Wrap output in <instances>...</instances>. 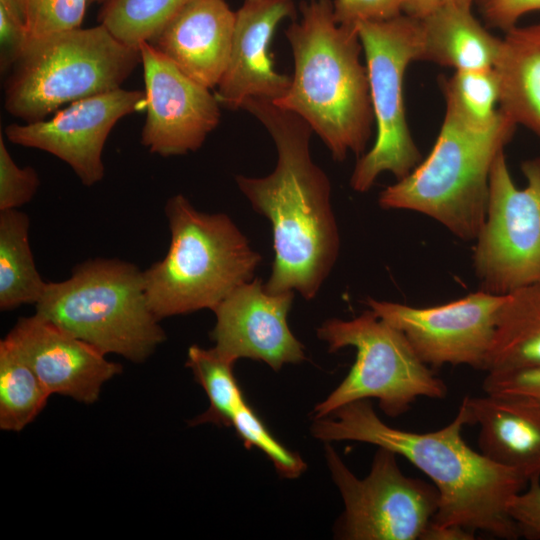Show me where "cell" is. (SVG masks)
<instances>
[{
    "instance_id": "6da1fadb",
    "label": "cell",
    "mask_w": 540,
    "mask_h": 540,
    "mask_svg": "<svg viewBox=\"0 0 540 540\" xmlns=\"http://www.w3.org/2000/svg\"><path fill=\"white\" fill-rule=\"evenodd\" d=\"M241 109L266 128L277 150L269 175L235 177L252 208L272 227L274 260L265 286L270 292L294 291L311 300L340 250L330 180L310 152L313 130L303 118L268 99L249 98Z\"/></svg>"
},
{
    "instance_id": "7a4b0ae2",
    "label": "cell",
    "mask_w": 540,
    "mask_h": 540,
    "mask_svg": "<svg viewBox=\"0 0 540 540\" xmlns=\"http://www.w3.org/2000/svg\"><path fill=\"white\" fill-rule=\"evenodd\" d=\"M334 418H318L312 434L324 442L352 440L386 448L426 474L439 492L436 526H458L496 538H520L508 513L511 499L528 484L515 469L499 465L473 450L462 437L471 424L465 399L444 427L418 433L391 427L375 413L369 399L348 403Z\"/></svg>"
},
{
    "instance_id": "3957f363",
    "label": "cell",
    "mask_w": 540,
    "mask_h": 540,
    "mask_svg": "<svg viewBox=\"0 0 540 540\" xmlns=\"http://www.w3.org/2000/svg\"><path fill=\"white\" fill-rule=\"evenodd\" d=\"M285 31L294 58L288 91L275 105L303 118L336 161L364 154L375 122L356 26L336 21L331 0L300 3Z\"/></svg>"
},
{
    "instance_id": "277c9868",
    "label": "cell",
    "mask_w": 540,
    "mask_h": 540,
    "mask_svg": "<svg viewBox=\"0 0 540 540\" xmlns=\"http://www.w3.org/2000/svg\"><path fill=\"white\" fill-rule=\"evenodd\" d=\"M165 214L169 249L143 271L148 303L159 320L214 311L254 278L262 256L227 214L201 212L183 194L168 199Z\"/></svg>"
},
{
    "instance_id": "5b68a950",
    "label": "cell",
    "mask_w": 540,
    "mask_h": 540,
    "mask_svg": "<svg viewBox=\"0 0 540 540\" xmlns=\"http://www.w3.org/2000/svg\"><path fill=\"white\" fill-rule=\"evenodd\" d=\"M516 127L503 111L486 130L464 126L445 113L429 155L380 193V207L424 214L461 240H475L486 217L491 168Z\"/></svg>"
},
{
    "instance_id": "8992f818",
    "label": "cell",
    "mask_w": 540,
    "mask_h": 540,
    "mask_svg": "<svg viewBox=\"0 0 540 540\" xmlns=\"http://www.w3.org/2000/svg\"><path fill=\"white\" fill-rule=\"evenodd\" d=\"M36 314L99 351L141 363L166 334L151 310L144 273L127 261L96 258L78 264L72 275L47 283Z\"/></svg>"
},
{
    "instance_id": "52a82bcc",
    "label": "cell",
    "mask_w": 540,
    "mask_h": 540,
    "mask_svg": "<svg viewBox=\"0 0 540 540\" xmlns=\"http://www.w3.org/2000/svg\"><path fill=\"white\" fill-rule=\"evenodd\" d=\"M141 63L140 51L102 24L28 41L4 85V107L30 123L62 105L121 88Z\"/></svg>"
},
{
    "instance_id": "ba28073f",
    "label": "cell",
    "mask_w": 540,
    "mask_h": 540,
    "mask_svg": "<svg viewBox=\"0 0 540 540\" xmlns=\"http://www.w3.org/2000/svg\"><path fill=\"white\" fill-rule=\"evenodd\" d=\"M317 336L329 352L354 347L356 359L339 386L315 407L316 419L371 398L386 415L398 417L420 397L444 399L448 393L445 382L419 359L402 332L370 309L351 320L324 321Z\"/></svg>"
},
{
    "instance_id": "9c48e42d",
    "label": "cell",
    "mask_w": 540,
    "mask_h": 540,
    "mask_svg": "<svg viewBox=\"0 0 540 540\" xmlns=\"http://www.w3.org/2000/svg\"><path fill=\"white\" fill-rule=\"evenodd\" d=\"M358 35L366 60L376 139L360 156L350 178L351 188L369 191L383 172L406 177L422 157L408 127L403 80L409 64L420 60L421 20L400 14L381 21H362Z\"/></svg>"
},
{
    "instance_id": "30bf717a",
    "label": "cell",
    "mask_w": 540,
    "mask_h": 540,
    "mask_svg": "<svg viewBox=\"0 0 540 540\" xmlns=\"http://www.w3.org/2000/svg\"><path fill=\"white\" fill-rule=\"evenodd\" d=\"M518 188L504 151L490 172L484 223L475 239L473 266L480 290L507 295L540 280V158L521 165Z\"/></svg>"
},
{
    "instance_id": "8fae6325",
    "label": "cell",
    "mask_w": 540,
    "mask_h": 540,
    "mask_svg": "<svg viewBox=\"0 0 540 540\" xmlns=\"http://www.w3.org/2000/svg\"><path fill=\"white\" fill-rule=\"evenodd\" d=\"M332 479L344 501L340 535L348 540H423L438 510L435 485L406 476L393 451L378 447L371 470L357 478L327 443Z\"/></svg>"
},
{
    "instance_id": "7c38bea8",
    "label": "cell",
    "mask_w": 540,
    "mask_h": 540,
    "mask_svg": "<svg viewBox=\"0 0 540 540\" xmlns=\"http://www.w3.org/2000/svg\"><path fill=\"white\" fill-rule=\"evenodd\" d=\"M506 295L483 290L432 307L366 300L377 317L405 336L419 359L439 368L466 365L484 371Z\"/></svg>"
},
{
    "instance_id": "4fadbf2b",
    "label": "cell",
    "mask_w": 540,
    "mask_h": 540,
    "mask_svg": "<svg viewBox=\"0 0 540 540\" xmlns=\"http://www.w3.org/2000/svg\"><path fill=\"white\" fill-rule=\"evenodd\" d=\"M146 107L145 91L116 90L70 103L50 119L13 123L6 138L20 146L48 152L68 164L85 186L104 177L106 140L123 117Z\"/></svg>"
},
{
    "instance_id": "5bb4252c",
    "label": "cell",
    "mask_w": 540,
    "mask_h": 540,
    "mask_svg": "<svg viewBox=\"0 0 540 540\" xmlns=\"http://www.w3.org/2000/svg\"><path fill=\"white\" fill-rule=\"evenodd\" d=\"M138 49L146 95L141 144L162 157L197 151L220 122L215 93L185 75L149 42Z\"/></svg>"
},
{
    "instance_id": "9a60e30c",
    "label": "cell",
    "mask_w": 540,
    "mask_h": 540,
    "mask_svg": "<svg viewBox=\"0 0 540 540\" xmlns=\"http://www.w3.org/2000/svg\"><path fill=\"white\" fill-rule=\"evenodd\" d=\"M294 295V291L270 292L259 278L238 286L213 311L214 348L234 363L249 358L275 371L303 361L304 347L287 322Z\"/></svg>"
},
{
    "instance_id": "2e32d148",
    "label": "cell",
    "mask_w": 540,
    "mask_h": 540,
    "mask_svg": "<svg viewBox=\"0 0 540 540\" xmlns=\"http://www.w3.org/2000/svg\"><path fill=\"white\" fill-rule=\"evenodd\" d=\"M6 338L51 395L92 404L103 385L122 372L121 364L36 313L19 318Z\"/></svg>"
},
{
    "instance_id": "e0dca14e",
    "label": "cell",
    "mask_w": 540,
    "mask_h": 540,
    "mask_svg": "<svg viewBox=\"0 0 540 540\" xmlns=\"http://www.w3.org/2000/svg\"><path fill=\"white\" fill-rule=\"evenodd\" d=\"M295 17L293 0H244L235 12L230 57L215 92L220 105L241 109L249 98L276 101L288 91L291 77L275 70L269 47L278 24Z\"/></svg>"
},
{
    "instance_id": "ac0fdd59",
    "label": "cell",
    "mask_w": 540,
    "mask_h": 540,
    "mask_svg": "<svg viewBox=\"0 0 540 540\" xmlns=\"http://www.w3.org/2000/svg\"><path fill=\"white\" fill-rule=\"evenodd\" d=\"M235 12L225 0H192L151 41L195 82L217 87L230 57Z\"/></svg>"
},
{
    "instance_id": "d6986e66",
    "label": "cell",
    "mask_w": 540,
    "mask_h": 540,
    "mask_svg": "<svg viewBox=\"0 0 540 540\" xmlns=\"http://www.w3.org/2000/svg\"><path fill=\"white\" fill-rule=\"evenodd\" d=\"M478 447L491 461L517 470L528 482L540 478V405L521 397L466 396Z\"/></svg>"
},
{
    "instance_id": "ffe728a7",
    "label": "cell",
    "mask_w": 540,
    "mask_h": 540,
    "mask_svg": "<svg viewBox=\"0 0 540 540\" xmlns=\"http://www.w3.org/2000/svg\"><path fill=\"white\" fill-rule=\"evenodd\" d=\"M421 20L420 60L458 70L495 68L502 39L491 34L471 7L444 1Z\"/></svg>"
},
{
    "instance_id": "44dd1931",
    "label": "cell",
    "mask_w": 540,
    "mask_h": 540,
    "mask_svg": "<svg viewBox=\"0 0 540 540\" xmlns=\"http://www.w3.org/2000/svg\"><path fill=\"white\" fill-rule=\"evenodd\" d=\"M505 33L495 66L499 108L540 138V23L515 26Z\"/></svg>"
},
{
    "instance_id": "7402d4cb",
    "label": "cell",
    "mask_w": 540,
    "mask_h": 540,
    "mask_svg": "<svg viewBox=\"0 0 540 540\" xmlns=\"http://www.w3.org/2000/svg\"><path fill=\"white\" fill-rule=\"evenodd\" d=\"M540 367V280L506 295L488 352L486 373Z\"/></svg>"
},
{
    "instance_id": "603a6c76",
    "label": "cell",
    "mask_w": 540,
    "mask_h": 540,
    "mask_svg": "<svg viewBox=\"0 0 540 540\" xmlns=\"http://www.w3.org/2000/svg\"><path fill=\"white\" fill-rule=\"evenodd\" d=\"M30 220L17 209L0 211V309L36 304L46 288L29 243Z\"/></svg>"
},
{
    "instance_id": "cb8c5ba5",
    "label": "cell",
    "mask_w": 540,
    "mask_h": 540,
    "mask_svg": "<svg viewBox=\"0 0 540 540\" xmlns=\"http://www.w3.org/2000/svg\"><path fill=\"white\" fill-rule=\"evenodd\" d=\"M49 391L15 346L0 342V428L20 432L45 408Z\"/></svg>"
},
{
    "instance_id": "d4e9b609",
    "label": "cell",
    "mask_w": 540,
    "mask_h": 540,
    "mask_svg": "<svg viewBox=\"0 0 540 540\" xmlns=\"http://www.w3.org/2000/svg\"><path fill=\"white\" fill-rule=\"evenodd\" d=\"M446 112L464 126L486 130L500 119V79L495 68L458 70L441 82Z\"/></svg>"
},
{
    "instance_id": "484cf974",
    "label": "cell",
    "mask_w": 540,
    "mask_h": 540,
    "mask_svg": "<svg viewBox=\"0 0 540 540\" xmlns=\"http://www.w3.org/2000/svg\"><path fill=\"white\" fill-rule=\"evenodd\" d=\"M234 362L210 349L192 345L187 352L186 366L203 387L209 399V408L191 421L192 425L212 423L232 426L239 407L246 401L233 374Z\"/></svg>"
},
{
    "instance_id": "4316f807",
    "label": "cell",
    "mask_w": 540,
    "mask_h": 540,
    "mask_svg": "<svg viewBox=\"0 0 540 540\" xmlns=\"http://www.w3.org/2000/svg\"><path fill=\"white\" fill-rule=\"evenodd\" d=\"M192 0H108L100 24L122 43L137 48L151 42Z\"/></svg>"
},
{
    "instance_id": "83f0119b",
    "label": "cell",
    "mask_w": 540,
    "mask_h": 540,
    "mask_svg": "<svg viewBox=\"0 0 540 540\" xmlns=\"http://www.w3.org/2000/svg\"><path fill=\"white\" fill-rule=\"evenodd\" d=\"M232 426L244 445L261 450L283 477L294 479L305 471L302 458L279 443L246 402L235 413Z\"/></svg>"
},
{
    "instance_id": "f1b7e54d",
    "label": "cell",
    "mask_w": 540,
    "mask_h": 540,
    "mask_svg": "<svg viewBox=\"0 0 540 540\" xmlns=\"http://www.w3.org/2000/svg\"><path fill=\"white\" fill-rule=\"evenodd\" d=\"M32 38L80 28L89 0H19Z\"/></svg>"
},
{
    "instance_id": "f546056e",
    "label": "cell",
    "mask_w": 540,
    "mask_h": 540,
    "mask_svg": "<svg viewBox=\"0 0 540 540\" xmlns=\"http://www.w3.org/2000/svg\"><path fill=\"white\" fill-rule=\"evenodd\" d=\"M40 180L31 166L19 167L0 134V211L18 209L36 194Z\"/></svg>"
},
{
    "instance_id": "4dcf8cb0",
    "label": "cell",
    "mask_w": 540,
    "mask_h": 540,
    "mask_svg": "<svg viewBox=\"0 0 540 540\" xmlns=\"http://www.w3.org/2000/svg\"><path fill=\"white\" fill-rule=\"evenodd\" d=\"M482 387L486 393L521 397L540 405V367L509 373H487Z\"/></svg>"
},
{
    "instance_id": "1f68e13d",
    "label": "cell",
    "mask_w": 540,
    "mask_h": 540,
    "mask_svg": "<svg viewBox=\"0 0 540 540\" xmlns=\"http://www.w3.org/2000/svg\"><path fill=\"white\" fill-rule=\"evenodd\" d=\"M338 23L356 26L362 21H381L402 14L400 0H334Z\"/></svg>"
},
{
    "instance_id": "d6a6232c",
    "label": "cell",
    "mask_w": 540,
    "mask_h": 540,
    "mask_svg": "<svg viewBox=\"0 0 540 540\" xmlns=\"http://www.w3.org/2000/svg\"><path fill=\"white\" fill-rule=\"evenodd\" d=\"M508 513L516 523L520 536L540 539V478L531 479L527 490H522L511 499Z\"/></svg>"
},
{
    "instance_id": "836d02e7",
    "label": "cell",
    "mask_w": 540,
    "mask_h": 540,
    "mask_svg": "<svg viewBox=\"0 0 540 540\" xmlns=\"http://www.w3.org/2000/svg\"><path fill=\"white\" fill-rule=\"evenodd\" d=\"M479 8L489 26L507 32L522 16L540 11V0H480Z\"/></svg>"
},
{
    "instance_id": "e575fe53",
    "label": "cell",
    "mask_w": 540,
    "mask_h": 540,
    "mask_svg": "<svg viewBox=\"0 0 540 540\" xmlns=\"http://www.w3.org/2000/svg\"><path fill=\"white\" fill-rule=\"evenodd\" d=\"M475 533L458 526H436L432 523L428 527L423 540H473Z\"/></svg>"
},
{
    "instance_id": "d590c367",
    "label": "cell",
    "mask_w": 540,
    "mask_h": 540,
    "mask_svg": "<svg viewBox=\"0 0 540 540\" xmlns=\"http://www.w3.org/2000/svg\"><path fill=\"white\" fill-rule=\"evenodd\" d=\"M402 13L416 19H423L437 9L444 0H400Z\"/></svg>"
},
{
    "instance_id": "8d00e7d4",
    "label": "cell",
    "mask_w": 540,
    "mask_h": 540,
    "mask_svg": "<svg viewBox=\"0 0 540 540\" xmlns=\"http://www.w3.org/2000/svg\"><path fill=\"white\" fill-rule=\"evenodd\" d=\"M444 1H449L458 5L471 7L474 0H444Z\"/></svg>"
},
{
    "instance_id": "74e56055",
    "label": "cell",
    "mask_w": 540,
    "mask_h": 540,
    "mask_svg": "<svg viewBox=\"0 0 540 540\" xmlns=\"http://www.w3.org/2000/svg\"><path fill=\"white\" fill-rule=\"evenodd\" d=\"M108 0H89V3H102L104 4Z\"/></svg>"
}]
</instances>
